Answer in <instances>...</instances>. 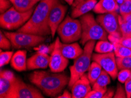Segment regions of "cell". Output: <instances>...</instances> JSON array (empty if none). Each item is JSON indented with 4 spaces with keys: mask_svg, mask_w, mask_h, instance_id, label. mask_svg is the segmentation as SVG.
<instances>
[{
    "mask_svg": "<svg viewBox=\"0 0 131 98\" xmlns=\"http://www.w3.org/2000/svg\"><path fill=\"white\" fill-rule=\"evenodd\" d=\"M15 49L29 48L45 41V37L23 32H4Z\"/></svg>",
    "mask_w": 131,
    "mask_h": 98,
    "instance_id": "obj_7",
    "label": "cell"
},
{
    "mask_svg": "<svg viewBox=\"0 0 131 98\" xmlns=\"http://www.w3.org/2000/svg\"><path fill=\"white\" fill-rule=\"evenodd\" d=\"M64 1H66L68 4L71 5H72L73 2H74V0H64Z\"/></svg>",
    "mask_w": 131,
    "mask_h": 98,
    "instance_id": "obj_38",
    "label": "cell"
},
{
    "mask_svg": "<svg viewBox=\"0 0 131 98\" xmlns=\"http://www.w3.org/2000/svg\"><path fill=\"white\" fill-rule=\"evenodd\" d=\"M114 46V53L116 57L125 58L131 57V48L122 46L116 42H112Z\"/></svg>",
    "mask_w": 131,
    "mask_h": 98,
    "instance_id": "obj_24",
    "label": "cell"
},
{
    "mask_svg": "<svg viewBox=\"0 0 131 98\" xmlns=\"http://www.w3.org/2000/svg\"><path fill=\"white\" fill-rule=\"evenodd\" d=\"M125 89L127 98L131 97V74L129 78L125 82Z\"/></svg>",
    "mask_w": 131,
    "mask_h": 98,
    "instance_id": "obj_34",
    "label": "cell"
},
{
    "mask_svg": "<svg viewBox=\"0 0 131 98\" xmlns=\"http://www.w3.org/2000/svg\"><path fill=\"white\" fill-rule=\"evenodd\" d=\"M116 1H118V2H119V1H122V0H116Z\"/></svg>",
    "mask_w": 131,
    "mask_h": 98,
    "instance_id": "obj_39",
    "label": "cell"
},
{
    "mask_svg": "<svg viewBox=\"0 0 131 98\" xmlns=\"http://www.w3.org/2000/svg\"><path fill=\"white\" fill-rule=\"evenodd\" d=\"M114 98H126L127 97L126 92L125 88L122 86L121 84H118L117 86L116 91L114 96Z\"/></svg>",
    "mask_w": 131,
    "mask_h": 98,
    "instance_id": "obj_32",
    "label": "cell"
},
{
    "mask_svg": "<svg viewBox=\"0 0 131 98\" xmlns=\"http://www.w3.org/2000/svg\"><path fill=\"white\" fill-rule=\"evenodd\" d=\"M108 40L111 42H116L124 47L130 48H131V37H121L116 38L113 37L112 35H108Z\"/></svg>",
    "mask_w": 131,
    "mask_h": 98,
    "instance_id": "obj_25",
    "label": "cell"
},
{
    "mask_svg": "<svg viewBox=\"0 0 131 98\" xmlns=\"http://www.w3.org/2000/svg\"><path fill=\"white\" fill-rule=\"evenodd\" d=\"M80 21L82 25L81 43L82 45H85L90 41L108 40V33L91 13H87L81 16Z\"/></svg>",
    "mask_w": 131,
    "mask_h": 98,
    "instance_id": "obj_3",
    "label": "cell"
},
{
    "mask_svg": "<svg viewBox=\"0 0 131 98\" xmlns=\"http://www.w3.org/2000/svg\"><path fill=\"white\" fill-rule=\"evenodd\" d=\"M118 3L116 0H100L97 2L93 11L98 14L117 12L119 7Z\"/></svg>",
    "mask_w": 131,
    "mask_h": 98,
    "instance_id": "obj_16",
    "label": "cell"
},
{
    "mask_svg": "<svg viewBox=\"0 0 131 98\" xmlns=\"http://www.w3.org/2000/svg\"><path fill=\"white\" fill-rule=\"evenodd\" d=\"M15 78L13 72L1 70L0 73V97L6 98Z\"/></svg>",
    "mask_w": 131,
    "mask_h": 98,
    "instance_id": "obj_15",
    "label": "cell"
},
{
    "mask_svg": "<svg viewBox=\"0 0 131 98\" xmlns=\"http://www.w3.org/2000/svg\"><path fill=\"white\" fill-rule=\"evenodd\" d=\"M12 46L11 42L8 38L6 37L3 31L0 32V48L1 49L8 50Z\"/></svg>",
    "mask_w": 131,
    "mask_h": 98,
    "instance_id": "obj_29",
    "label": "cell"
},
{
    "mask_svg": "<svg viewBox=\"0 0 131 98\" xmlns=\"http://www.w3.org/2000/svg\"><path fill=\"white\" fill-rule=\"evenodd\" d=\"M41 0H10L15 8L20 12H26L34 8V5Z\"/></svg>",
    "mask_w": 131,
    "mask_h": 98,
    "instance_id": "obj_20",
    "label": "cell"
},
{
    "mask_svg": "<svg viewBox=\"0 0 131 98\" xmlns=\"http://www.w3.org/2000/svg\"><path fill=\"white\" fill-rule=\"evenodd\" d=\"M61 44L59 37L55 40L53 50L49 59V67L53 72H62L68 65L69 59L64 57L61 51Z\"/></svg>",
    "mask_w": 131,
    "mask_h": 98,
    "instance_id": "obj_11",
    "label": "cell"
},
{
    "mask_svg": "<svg viewBox=\"0 0 131 98\" xmlns=\"http://www.w3.org/2000/svg\"><path fill=\"white\" fill-rule=\"evenodd\" d=\"M14 55L13 51L3 52L1 49L0 53V67H3L11 62L12 57Z\"/></svg>",
    "mask_w": 131,
    "mask_h": 98,
    "instance_id": "obj_28",
    "label": "cell"
},
{
    "mask_svg": "<svg viewBox=\"0 0 131 98\" xmlns=\"http://www.w3.org/2000/svg\"><path fill=\"white\" fill-rule=\"evenodd\" d=\"M50 57L42 52H37L36 53L27 59V69H45L49 66Z\"/></svg>",
    "mask_w": 131,
    "mask_h": 98,
    "instance_id": "obj_14",
    "label": "cell"
},
{
    "mask_svg": "<svg viewBox=\"0 0 131 98\" xmlns=\"http://www.w3.org/2000/svg\"><path fill=\"white\" fill-rule=\"evenodd\" d=\"M97 2V0H88L78 4L77 6L72 7L71 17L76 18L88 13L91 10H93Z\"/></svg>",
    "mask_w": 131,
    "mask_h": 98,
    "instance_id": "obj_19",
    "label": "cell"
},
{
    "mask_svg": "<svg viewBox=\"0 0 131 98\" xmlns=\"http://www.w3.org/2000/svg\"><path fill=\"white\" fill-rule=\"evenodd\" d=\"M94 51L96 53H106L114 51V46L111 42L108 40H101L95 44Z\"/></svg>",
    "mask_w": 131,
    "mask_h": 98,
    "instance_id": "obj_23",
    "label": "cell"
},
{
    "mask_svg": "<svg viewBox=\"0 0 131 98\" xmlns=\"http://www.w3.org/2000/svg\"><path fill=\"white\" fill-rule=\"evenodd\" d=\"M34 8L26 12H20L11 7L0 15V25L2 28L13 30L20 28L30 18Z\"/></svg>",
    "mask_w": 131,
    "mask_h": 98,
    "instance_id": "obj_5",
    "label": "cell"
},
{
    "mask_svg": "<svg viewBox=\"0 0 131 98\" xmlns=\"http://www.w3.org/2000/svg\"><path fill=\"white\" fill-rule=\"evenodd\" d=\"M90 81L87 74H84L77 80L71 87L72 98H85L91 91Z\"/></svg>",
    "mask_w": 131,
    "mask_h": 98,
    "instance_id": "obj_13",
    "label": "cell"
},
{
    "mask_svg": "<svg viewBox=\"0 0 131 98\" xmlns=\"http://www.w3.org/2000/svg\"><path fill=\"white\" fill-rule=\"evenodd\" d=\"M118 69L131 70V57L125 58H116Z\"/></svg>",
    "mask_w": 131,
    "mask_h": 98,
    "instance_id": "obj_26",
    "label": "cell"
},
{
    "mask_svg": "<svg viewBox=\"0 0 131 98\" xmlns=\"http://www.w3.org/2000/svg\"><path fill=\"white\" fill-rule=\"evenodd\" d=\"M31 82L45 95L56 97L68 85L69 78L62 72L34 71L29 77Z\"/></svg>",
    "mask_w": 131,
    "mask_h": 98,
    "instance_id": "obj_1",
    "label": "cell"
},
{
    "mask_svg": "<svg viewBox=\"0 0 131 98\" xmlns=\"http://www.w3.org/2000/svg\"><path fill=\"white\" fill-rule=\"evenodd\" d=\"M61 51L64 57L70 59H75L82 53L84 49L81 48L78 43H62Z\"/></svg>",
    "mask_w": 131,
    "mask_h": 98,
    "instance_id": "obj_18",
    "label": "cell"
},
{
    "mask_svg": "<svg viewBox=\"0 0 131 98\" xmlns=\"http://www.w3.org/2000/svg\"><path fill=\"white\" fill-rule=\"evenodd\" d=\"M106 91L105 90L100 91V90L92 89L87 94L85 98H103Z\"/></svg>",
    "mask_w": 131,
    "mask_h": 98,
    "instance_id": "obj_31",
    "label": "cell"
},
{
    "mask_svg": "<svg viewBox=\"0 0 131 98\" xmlns=\"http://www.w3.org/2000/svg\"><path fill=\"white\" fill-rule=\"evenodd\" d=\"M102 69H103L101 67V66L96 62L93 61L91 63L87 75H88V78L89 81H90L91 85H93V84L95 83V82L100 77L101 72H102Z\"/></svg>",
    "mask_w": 131,
    "mask_h": 98,
    "instance_id": "obj_22",
    "label": "cell"
},
{
    "mask_svg": "<svg viewBox=\"0 0 131 98\" xmlns=\"http://www.w3.org/2000/svg\"><path fill=\"white\" fill-rule=\"evenodd\" d=\"M95 41H90L85 43L82 53L75 59L73 64L70 67L71 75L68 86L71 88L75 82L88 71L91 63L93 51L96 44Z\"/></svg>",
    "mask_w": 131,
    "mask_h": 98,
    "instance_id": "obj_4",
    "label": "cell"
},
{
    "mask_svg": "<svg viewBox=\"0 0 131 98\" xmlns=\"http://www.w3.org/2000/svg\"><path fill=\"white\" fill-rule=\"evenodd\" d=\"M67 11V6L61 3L59 0H57L51 10L48 19L51 35L52 38H54L58 27L64 19Z\"/></svg>",
    "mask_w": 131,
    "mask_h": 98,
    "instance_id": "obj_12",
    "label": "cell"
},
{
    "mask_svg": "<svg viewBox=\"0 0 131 98\" xmlns=\"http://www.w3.org/2000/svg\"><path fill=\"white\" fill-rule=\"evenodd\" d=\"M86 1H88V0H74V2H73L72 4V7H75V6H77L78 4L82 3V2Z\"/></svg>",
    "mask_w": 131,
    "mask_h": 98,
    "instance_id": "obj_37",
    "label": "cell"
},
{
    "mask_svg": "<svg viewBox=\"0 0 131 98\" xmlns=\"http://www.w3.org/2000/svg\"><path fill=\"white\" fill-rule=\"evenodd\" d=\"M119 11L121 16H125L131 13V0H122L119 7Z\"/></svg>",
    "mask_w": 131,
    "mask_h": 98,
    "instance_id": "obj_27",
    "label": "cell"
},
{
    "mask_svg": "<svg viewBox=\"0 0 131 98\" xmlns=\"http://www.w3.org/2000/svg\"><path fill=\"white\" fill-rule=\"evenodd\" d=\"M12 68L16 71L22 72L27 69V51L24 50H19L16 52L11 60Z\"/></svg>",
    "mask_w": 131,
    "mask_h": 98,
    "instance_id": "obj_17",
    "label": "cell"
},
{
    "mask_svg": "<svg viewBox=\"0 0 131 98\" xmlns=\"http://www.w3.org/2000/svg\"><path fill=\"white\" fill-rule=\"evenodd\" d=\"M111 83V76L109 73L102 69L100 77L92 85V89L94 90H107V86Z\"/></svg>",
    "mask_w": 131,
    "mask_h": 98,
    "instance_id": "obj_21",
    "label": "cell"
},
{
    "mask_svg": "<svg viewBox=\"0 0 131 98\" xmlns=\"http://www.w3.org/2000/svg\"><path fill=\"white\" fill-rule=\"evenodd\" d=\"M131 74V70L129 69H121L119 72H118V79L121 83H125Z\"/></svg>",
    "mask_w": 131,
    "mask_h": 98,
    "instance_id": "obj_30",
    "label": "cell"
},
{
    "mask_svg": "<svg viewBox=\"0 0 131 98\" xmlns=\"http://www.w3.org/2000/svg\"><path fill=\"white\" fill-rule=\"evenodd\" d=\"M58 98H71L72 97V93H70L67 90L63 92L62 95L58 96Z\"/></svg>",
    "mask_w": 131,
    "mask_h": 98,
    "instance_id": "obj_36",
    "label": "cell"
},
{
    "mask_svg": "<svg viewBox=\"0 0 131 98\" xmlns=\"http://www.w3.org/2000/svg\"><path fill=\"white\" fill-rule=\"evenodd\" d=\"M119 15L117 12L104 14L97 16L96 19L108 34L119 38L122 37V34L119 24Z\"/></svg>",
    "mask_w": 131,
    "mask_h": 98,
    "instance_id": "obj_9",
    "label": "cell"
},
{
    "mask_svg": "<svg viewBox=\"0 0 131 98\" xmlns=\"http://www.w3.org/2000/svg\"><path fill=\"white\" fill-rule=\"evenodd\" d=\"M114 90L112 88L107 89L106 92L105 93L103 98H111L114 97Z\"/></svg>",
    "mask_w": 131,
    "mask_h": 98,
    "instance_id": "obj_35",
    "label": "cell"
},
{
    "mask_svg": "<svg viewBox=\"0 0 131 98\" xmlns=\"http://www.w3.org/2000/svg\"><path fill=\"white\" fill-rule=\"evenodd\" d=\"M6 98H44L39 90L17 78Z\"/></svg>",
    "mask_w": 131,
    "mask_h": 98,
    "instance_id": "obj_8",
    "label": "cell"
},
{
    "mask_svg": "<svg viewBox=\"0 0 131 98\" xmlns=\"http://www.w3.org/2000/svg\"><path fill=\"white\" fill-rule=\"evenodd\" d=\"M57 0H41L30 18L17 31L45 37L51 35L48 19L49 13Z\"/></svg>",
    "mask_w": 131,
    "mask_h": 98,
    "instance_id": "obj_2",
    "label": "cell"
},
{
    "mask_svg": "<svg viewBox=\"0 0 131 98\" xmlns=\"http://www.w3.org/2000/svg\"><path fill=\"white\" fill-rule=\"evenodd\" d=\"M116 56L114 52L106 53H93L92 59L101 66L102 69L109 73L112 78L115 80L118 74Z\"/></svg>",
    "mask_w": 131,
    "mask_h": 98,
    "instance_id": "obj_10",
    "label": "cell"
},
{
    "mask_svg": "<svg viewBox=\"0 0 131 98\" xmlns=\"http://www.w3.org/2000/svg\"><path fill=\"white\" fill-rule=\"evenodd\" d=\"M57 32L63 43H72L78 41L82 36L80 20L67 16L59 25Z\"/></svg>",
    "mask_w": 131,
    "mask_h": 98,
    "instance_id": "obj_6",
    "label": "cell"
},
{
    "mask_svg": "<svg viewBox=\"0 0 131 98\" xmlns=\"http://www.w3.org/2000/svg\"><path fill=\"white\" fill-rule=\"evenodd\" d=\"M11 2L10 0H0V12L1 14L5 13L11 7Z\"/></svg>",
    "mask_w": 131,
    "mask_h": 98,
    "instance_id": "obj_33",
    "label": "cell"
}]
</instances>
